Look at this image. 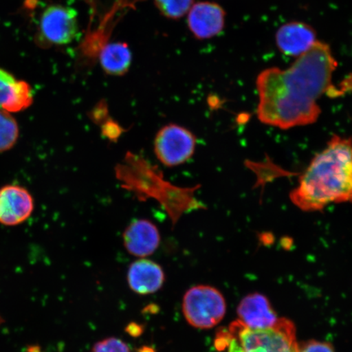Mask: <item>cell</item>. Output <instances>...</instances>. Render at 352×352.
<instances>
[{"label":"cell","instance_id":"obj_16","mask_svg":"<svg viewBox=\"0 0 352 352\" xmlns=\"http://www.w3.org/2000/svg\"><path fill=\"white\" fill-rule=\"evenodd\" d=\"M195 0H154L157 10L170 19H179L190 11Z\"/></svg>","mask_w":352,"mask_h":352},{"label":"cell","instance_id":"obj_11","mask_svg":"<svg viewBox=\"0 0 352 352\" xmlns=\"http://www.w3.org/2000/svg\"><path fill=\"white\" fill-rule=\"evenodd\" d=\"M160 232L148 219H136L123 233V242L127 252L134 256L144 258L151 255L160 246Z\"/></svg>","mask_w":352,"mask_h":352},{"label":"cell","instance_id":"obj_13","mask_svg":"<svg viewBox=\"0 0 352 352\" xmlns=\"http://www.w3.org/2000/svg\"><path fill=\"white\" fill-rule=\"evenodd\" d=\"M127 280L131 289L135 293L153 294L164 285L165 274L157 263L148 259H140L130 266Z\"/></svg>","mask_w":352,"mask_h":352},{"label":"cell","instance_id":"obj_3","mask_svg":"<svg viewBox=\"0 0 352 352\" xmlns=\"http://www.w3.org/2000/svg\"><path fill=\"white\" fill-rule=\"evenodd\" d=\"M298 344L296 327L285 318L266 329H249L237 320L214 338L215 349L227 352H297Z\"/></svg>","mask_w":352,"mask_h":352},{"label":"cell","instance_id":"obj_5","mask_svg":"<svg viewBox=\"0 0 352 352\" xmlns=\"http://www.w3.org/2000/svg\"><path fill=\"white\" fill-rule=\"evenodd\" d=\"M196 138L186 127L166 125L154 140V153L162 164L168 167L186 164L195 152Z\"/></svg>","mask_w":352,"mask_h":352},{"label":"cell","instance_id":"obj_12","mask_svg":"<svg viewBox=\"0 0 352 352\" xmlns=\"http://www.w3.org/2000/svg\"><path fill=\"white\" fill-rule=\"evenodd\" d=\"M34 100L28 82L19 80L6 69L0 68V109L19 113L28 109Z\"/></svg>","mask_w":352,"mask_h":352},{"label":"cell","instance_id":"obj_1","mask_svg":"<svg viewBox=\"0 0 352 352\" xmlns=\"http://www.w3.org/2000/svg\"><path fill=\"white\" fill-rule=\"evenodd\" d=\"M338 65L328 44L316 41L289 68L263 70L256 79L258 120L283 130L318 121V100L333 87Z\"/></svg>","mask_w":352,"mask_h":352},{"label":"cell","instance_id":"obj_18","mask_svg":"<svg viewBox=\"0 0 352 352\" xmlns=\"http://www.w3.org/2000/svg\"><path fill=\"white\" fill-rule=\"evenodd\" d=\"M297 352H336L333 346L327 342L309 340L298 344Z\"/></svg>","mask_w":352,"mask_h":352},{"label":"cell","instance_id":"obj_20","mask_svg":"<svg viewBox=\"0 0 352 352\" xmlns=\"http://www.w3.org/2000/svg\"><path fill=\"white\" fill-rule=\"evenodd\" d=\"M138 352H156L151 346H144L142 349H139Z\"/></svg>","mask_w":352,"mask_h":352},{"label":"cell","instance_id":"obj_2","mask_svg":"<svg viewBox=\"0 0 352 352\" xmlns=\"http://www.w3.org/2000/svg\"><path fill=\"white\" fill-rule=\"evenodd\" d=\"M289 197L307 212L332 204H352V139L333 135L312 160Z\"/></svg>","mask_w":352,"mask_h":352},{"label":"cell","instance_id":"obj_17","mask_svg":"<svg viewBox=\"0 0 352 352\" xmlns=\"http://www.w3.org/2000/svg\"><path fill=\"white\" fill-rule=\"evenodd\" d=\"M91 352H131L125 342L116 338L98 342Z\"/></svg>","mask_w":352,"mask_h":352},{"label":"cell","instance_id":"obj_9","mask_svg":"<svg viewBox=\"0 0 352 352\" xmlns=\"http://www.w3.org/2000/svg\"><path fill=\"white\" fill-rule=\"evenodd\" d=\"M276 43L283 54L300 56L316 42V32L311 25L300 21L288 22L277 30Z\"/></svg>","mask_w":352,"mask_h":352},{"label":"cell","instance_id":"obj_8","mask_svg":"<svg viewBox=\"0 0 352 352\" xmlns=\"http://www.w3.org/2000/svg\"><path fill=\"white\" fill-rule=\"evenodd\" d=\"M226 11L217 3L198 2L188 12L189 30L197 39L217 36L226 25Z\"/></svg>","mask_w":352,"mask_h":352},{"label":"cell","instance_id":"obj_10","mask_svg":"<svg viewBox=\"0 0 352 352\" xmlns=\"http://www.w3.org/2000/svg\"><path fill=\"white\" fill-rule=\"evenodd\" d=\"M239 320L252 329H266L274 327L279 318L271 303L262 294L253 293L243 298L237 307Z\"/></svg>","mask_w":352,"mask_h":352},{"label":"cell","instance_id":"obj_7","mask_svg":"<svg viewBox=\"0 0 352 352\" xmlns=\"http://www.w3.org/2000/svg\"><path fill=\"white\" fill-rule=\"evenodd\" d=\"M34 209V198L28 189L16 184L0 188V223L16 226L26 221Z\"/></svg>","mask_w":352,"mask_h":352},{"label":"cell","instance_id":"obj_6","mask_svg":"<svg viewBox=\"0 0 352 352\" xmlns=\"http://www.w3.org/2000/svg\"><path fill=\"white\" fill-rule=\"evenodd\" d=\"M38 26L42 42L47 45H65L77 37V12L63 6H51L43 11Z\"/></svg>","mask_w":352,"mask_h":352},{"label":"cell","instance_id":"obj_15","mask_svg":"<svg viewBox=\"0 0 352 352\" xmlns=\"http://www.w3.org/2000/svg\"><path fill=\"white\" fill-rule=\"evenodd\" d=\"M19 126L10 113L0 109V153L10 151L19 138Z\"/></svg>","mask_w":352,"mask_h":352},{"label":"cell","instance_id":"obj_14","mask_svg":"<svg viewBox=\"0 0 352 352\" xmlns=\"http://www.w3.org/2000/svg\"><path fill=\"white\" fill-rule=\"evenodd\" d=\"M100 63L104 72L113 76H122L129 72L131 52L125 43H109L100 54Z\"/></svg>","mask_w":352,"mask_h":352},{"label":"cell","instance_id":"obj_4","mask_svg":"<svg viewBox=\"0 0 352 352\" xmlns=\"http://www.w3.org/2000/svg\"><path fill=\"white\" fill-rule=\"evenodd\" d=\"M227 305L221 292L209 285H197L184 294L183 312L189 324L197 329L217 325L226 314Z\"/></svg>","mask_w":352,"mask_h":352},{"label":"cell","instance_id":"obj_19","mask_svg":"<svg viewBox=\"0 0 352 352\" xmlns=\"http://www.w3.org/2000/svg\"><path fill=\"white\" fill-rule=\"evenodd\" d=\"M126 331L129 333L131 336L135 338L142 336L144 332V328L142 325L136 323H131L129 324V327H126Z\"/></svg>","mask_w":352,"mask_h":352}]
</instances>
